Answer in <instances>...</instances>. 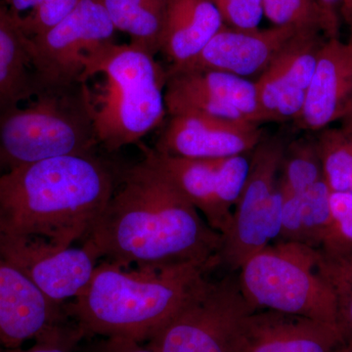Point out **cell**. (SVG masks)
<instances>
[{"mask_svg": "<svg viewBox=\"0 0 352 352\" xmlns=\"http://www.w3.org/2000/svg\"><path fill=\"white\" fill-rule=\"evenodd\" d=\"M85 335L73 319H66L36 338L34 346L20 352H76Z\"/></svg>", "mask_w": 352, "mask_h": 352, "instance_id": "f1b7e54d", "label": "cell"}, {"mask_svg": "<svg viewBox=\"0 0 352 352\" xmlns=\"http://www.w3.org/2000/svg\"><path fill=\"white\" fill-rule=\"evenodd\" d=\"M340 17L346 25L352 23V0H344L342 1Z\"/></svg>", "mask_w": 352, "mask_h": 352, "instance_id": "d6a6232c", "label": "cell"}, {"mask_svg": "<svg viewBox=\"0 0 352 352\" xmlns=\"http://www.w3.org/2000/svg\"><path fill=\"white\" fill-rule=\"evenodd\" d=\"M68 318L66 305L50 300L0 254V346L15 349Z\"/></svg>", "mask_w": 352, "mask_h": 352, "instance_id": "e0dca14e", "label": "cell"}, {"mask_svg": "<svg viewBox=\"0 0 352 352\" xmlns=\"http://www.w3.org/2000/svg\"><path fill=\"white\" fill-rule=\"evenodd\" d=\"M344 342L332 324L259 309L241 321L228 352H339Z\"/></svg>", "mask_w": 352, "mask_h": 352, "instance_id": "5bb4252c", "label": "cell"}, {"mask_svg": "<svg viewBox=\"0 0 352 352\" xmlns=\"http://www.w3.org/2000/svg\"><path fill=\"white\" fill-rule=\"evenodd\" d=\"M88 352H154L142 342L122 337L103 338L95 342Z\"/></svg>", "mask_w": 352, "mask_h": 352, "instance_id": "4dcf8cb0", "label": "cell"}, {"mask_svg": "<svg viewBox=\"0 0 352 352\" xmlns=\"http://www.w3.org/2000/svg\"><path fill=\"white\" fill-rule=\"evenodd\" d=\"M263 16L275 27H289L298 31L320 32L326 38L333 36L323 11L315 0H261Z\"/></svg>", "mask_w": 352, "mask_h": 352, "instance_id": "4316f807", "label": "cell"}, {"mask_svg": "<svg viewBox=\"0 0 352 352\" xmlns=\"http://www.w3.org/2000/svg\"><path fill=\"white\" fill-rule=\"evenodd\" d=\"M331 223L318 250L324 263L352 261V193L331 191Z\"/></svg>", "mask_w": 352, "mask_h": 352, "instance_id": "484cf974", "label": "cell"}, {"mask_svg": "<svg viewBox=\"0 0 352 352\" xmlns=\"http://www.w3.org/2000/svg\"><path fill=\"white\" fill-rule=\"evenodd\" d=\"M117 31L131 36V44L156 56L170 0H101Z\"/></svg>", "mask_w": 352, "mask_h": 352, "instance_id": "7402d4cb", "label": "cell"}, {"mask_svg": "<svg viewBox=\"0 0 352 352\" xmlns=\"http://www.w3.org/2000/svg\"><path fill=\"white\" fill-rule=\"evenodd\" d=\"M264 136L258 124L173 116L153 151L180 159H223L251 153Z\"/></svg>", "mask_w": 352, "mask_h": 352, "instance_id": "9a60e30c", "label": "cell"}, {"mask_svg": "<svg viewBox=\"0 0 352 352\" xmlns=\"http://www.w3.org/2000/svg\"><path fill=\"white\" fill-rule=\"evenodd\" d=\"M324 178L314 133L294 136L285 149L278 180L283 198L302 193Z\"/></svg>", "mask_w": 352, "mask_h": 352, "instance_id": "603a6c76", "label": "cell"}, {"mask_svg": "<svg viewBox=\"0 0 352 352\" xmlns=\"http://www.w3.org/2000/svg\"><path fill=\"white\" fill-rule=\"evenodd\" d=\"M22 107L0 108V168L12 170L98 147L87 82L41 88Z\"/></svg>", "mask_w": 352, "mask_h": 352, "instance_id": "5b68a950", "label": "cell"}, {"mask_svg": "<svg viewBox=\"0 0 352 352\" xmlns=\"http://www.w3.org/2000/svg\"><path fill=\"white\" fill-rule=\"evenodd\" d=\"M122 168L97 152L52 157L0 177V236L82 242L112 198Z\"/></svg>", "mask_w": 352, "mask_h": 352, "instance_id": "7a4b0ae2", "label": "cell"}, {"mask_svg": "<svg viewBox=\"0 0 352 352\" xmlns=\"http://www.w3.org/2000/svg\"><path fill=\"white\" fill-rule=\"evenodd\" d=\"M315 1L323 11L333 36L340 38V23H342L340 10H342L344 0H315Z\"/></svg>", "mask_w": 352, "mask_h": 352, "instance_id": "1f68e13d", "label": "cell"}, {"mask_svg": "<svg viewBox=\"0 0 352 352\" xmlns=\"http://www.w3.org/2000/svg\"><path fill=\"white\" fill-rule=\"evenodd\" d=\"M347 27H349V39H347V45L349 46V48L352 50V23L351 24L347 25Z\"/></svg>", "mask_w": 352, "mask_h": 352, "instance_id": "d590c367", "label": "cell"}, {"mask_svg": "<svg viewBox=\"0 0 352 352\" xmlns=\"http://www.w3.org/2000/svg\"><path fill=\"white\" fill-rule=\"evenodd\" d=\"M237 274L206 280L162 326L147 346L154 352H228L241 321L256 311Z\"/></svg>", "mask_w": 352, "mask_h": 352, "instance_id": "ba28073f", "label": "cell"}, {"mask_svg": "<svg viewBox=\"0 0 352 352\" xmlns=\"http://www.w3.org/2000/svg\"><path fill=\"white\" fill-rule=\"evenodd\" d=\"M0 254L60 305L87 288L99 263L82 245L62 247L38 238L0 236Z\"/></svg>", "mask_w": 352, "mask_h": 352, "instance_id": "7c38bea8", "label": "cell"}, {"mask_svg": "<svg viewBox=\"0 0 352 352\" xmlns=\"http://www.w3.org/2000/svg\"><path fill=\"white\" fill-rule=\"evenodd\" d=\"M322 272L332 285L338 302V327L344 340L352 339V261L346 263H322Z\"/></svg>", "mask_w": 352, "mask_h": 352, "instance_id": "83f0119b", "label": "cell"}, {"mask_svg": "<svg viewBox=\"0 0 352 352\" xmlns=\"http://www.w3.org/2000/svg\"><path fill=\"white\" fill-rule=\"evenodd\" d=\"M352 112V50L340 38L322 46L302 113L292 126L316 133Z\"/></svg>", "mask_w": 352, "mask_h": 352, "instance_id": "ac0fdd59", "label": "cell"}, {"mask_svg": "<svg viewBox=\"0 0 352 352\" xmlns=\"http://www.w3.org/2000/svg\"><path fill=\"white\" fill-rule=\"evenodd\" d=\"M224 24L234 29H258L263 17L261 0H212Z\"/></svg>", "mask_w": 352, "mask_h": 352, "instance_id": "f546056e", "label": "cell"}, {"mask_svg": "<svg viewBox=\"0 0 352 352\" xmlns=\"http://www.w3.org/2000/svg\"><path fill=\"white\" fill-rule=\"evenodd\" d=\"M166 113L230 122L263 124L256 82L226 72H171L164 90Z\"/></svg>", "mask_w": 352, "mask_h": 352, "instance_id": "30bf717a", "label": "cell"}, {"mask_svg": "<svg viewBox=\"0 0 352 352\" xmlns=\"http://www.w3.org/2000/svg\"><path fill=\"white\" fill-rule=\"evenodd\" d=\"M116 32L101 0H80L57 25L29 38L38 92L41 88L83 82L87 58L105 44L115 43Z\"/></svg>", "mask_w": 352, "mask_h": 352, "instance_id": "9c48e42d", "label": "cell"}, {"mask_svg": "<svg viewBox=\"0 0 352 352\" xmlns=\"http://www.w3.org/2000/svg\"><path fill=\"white\" fill-rule=\"evenodd\" d=\"M237 272L243 294L256 310L298 315L338 327L337 296L322 272L316 250L278 241L248 259Z\"/></svg>", "mask_w": 352, "mask_h": 352, "instance_id": "8992f818", "label": "cell"}, {"mask_svg": "<svg viewBox=\"0 0 352 352\" xmlns=\"http://www.w3.org/2000/svg\"><path fill=\"white\" fill-rule=\"evenodd\" d=\"M212 0H170L160 52L178 69L195 59L224 27Z\"/></svg>", "mask_w": 352, "mask_h": 352, "instance_id": "d6986e66", "label": "cell"}, {"mask_svg": "<svg viewBox=\"0 0 352 352\" xmlns=\"http://www.w3.org/2000/svg\"><path fill=\"white\" fill-rule=\"evenodd\" d=\"M296 32L289 27L240 30L226 25L195 59L182 68L168 71L210 69L249 80L251 76L258 78Z\"/></svg>", "mask_w": 352, "mask_h": 352, "instance_id": "2e32d148", "label": "cell"}, {"mask_svg": "<svg viewBox=\"0 0 352 352\" xmlns=\"http://www.w3.org/2000/svg\"><path fill=\"white\" fill-rule=\"evenodd\" d=\"M252 152L223 159L189 160L145 150V154L170 176L208 226L221 236L230 226L249 173Z\"/></svg>", "mask_w": 352, "mask_h": 352, "instance_id": "8fae6325", "label": "cell"}, {"mask_svg": "<svg viewBox=\"0 0 352 352\" xmlns=\"http://www.w3.org/2000/svg\"><path fill=\"white\" fill-rule=\"evenodd\" d=\"M328 38L320 32L298 31L254 80L264 122L287 124L302 113L317 59Z\"/></svg>", "mask_w": 352, "mask_h": 352, "instance_id": "4fadbf2b", "label": "cell"}, {"mask_svg": "<svg viewBox=\"0 0 352 352\" xmlns=\"http://www.w3.org/2000/svg\"><path fill=\"white\" fill-rule=\"evenodd\" d=\"M295 134L282 129L264 136L252 150L249 173L221 236L217 267L236 273L254 254L278 239L283 196L278 187L285 149Z\"/></svg>", "mask_w": 352, "mask_h": 352, "instance_id": "52a82bcc", "label": "cell"}, {"mask_svg": "<svg viewBox=\"0 0 352 352\" xmlns=\"http://www.w3.org/2000/svg\"><path fill=\"white\" fill-rule=\"evenodd\" d=\"M339 352H352V339L346 340L344 346L340 349Z\"/></svg>", "mask_w": 352, "mask_h": 352, "instance_id": "e575fe53", "label": "cell"}, {"mask_svg": "<svg viewBox=\"0 0 352 352\" xmlns=\"http://www.w3.org/2000/svg\"><path fill=\"white\" fill-rule=\"evenodd\" d=\"M314 135L329 188L352 193L351 134L340 127H327Z\"/></svg>", "mask_w": 352, "mask_h": 352, "instance_id": "cb8c5ba5", "label": "cell"}, {"mask_svg": "<svg viewBox=\"0 0 352 352\" xmlns=\"http://www.w3.org/2000/svg\"><path fill=\"white\" fill-rule=\"evenodd\" d=\"M3 173H4V171L2 170L1 168H0V177H1V175H3Z\"/></svg>", "mask_w": 352, "mask_h": 352, "instance_id": "8d00e7d4", "label": "cell"}, {"mask_svg": "<svg viewBox=\"0 0 352 352\" xmlns=\"http://www.w3.org/2000/svg\"><path fill=\"white\" fill-rule=\"evenodd\" d=\"M330 196L324 178L302 193L283 198L278 239L318 251L331 223Z\"/></svg>", "mask_w": 352, "mask_h": 352, "instance_id": "ffe728a7", "label": "cell"}, {"mask_svg": "<svg viewBox=\"0 0 352 352\" xmlns=\"http://www.w3.org/2000/svg\"><path fill=\"white\" fill-rule=\"evenodd\" d=\"M210 270L190 263L129 267L101 261L87 288L66 305L85 337L148 342L208 279Z\"/></svg>", "mask_w": 352, "mask_h": 352, "instance_id": "3957f363", "label": "cell"}, {"mask_svg": "<svg viewBox=\"0 0 352 352\" xmlns=\"http://www.w3.org/2000/svg\"><path fill=\"white\" fill-rule=\"evenodd\" d=\"M36 92L29 38L0 6V108L30 100Z\"/></svg>", "mask_w": 352, "mask_h": 352, "instance_id": "44dd1931", "label": "cell"}, {"mask_svg": "<svg viewBox=\"0 0 352 352\" xmlns=\"http://www.w3.org/2000/svg\"><path fill=\"white\" fill-rule=\"evenodd\" d=\"M82 82L97 143L109 153L140 142L168 116V69L133 44L111 43L95 51L85 61Z\"/></svg>", "mask_w": 352, "mask_h": 352, "instance_id": "277c9868", "label": "cell"}, {"mask_svg": "<svg viewBox=\"0 0 352 352\" xmlns=\"http://www.w3.org/2000/svg\"><path fill=\"white\" fill-rule=\"evenodd\" d=\"M340 129L349 132L352 135V112L340 120Z\"/></svg>", "mask_w": 352, "mask_h": 352, "instance_id": "836d02e7", "label": "cell"}, {"mask_svg": "<svg viewBox=\"0 0 352 352\" xmlns=\"http://www.w3.org/2000/svg\"><path fill=\"white\" fill-rule=\"evenodd\" d=\"M101 261L129 267L217 268L221 235L145 154L122 168L107 207L82 241Z\"/></svg>", "mask_w": 352, "mask_h": 352, "instance_id": "6da1fadb", "label": "cell"}, {"mask_svg": "<svg viewBox=\"0 0 352 352\" xmlns=\"http://www.w3.org/2000/svg\"><path fill=\"white\" fill-rule=\"evenodd\" d=\"M80 0H0L28 38L47 32L76 6Z\"/></svg>", "mask_w": 352, "mask_h": 352, "instance_id": "d4e9b609", "label": "cell"}]
</instances>
